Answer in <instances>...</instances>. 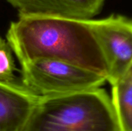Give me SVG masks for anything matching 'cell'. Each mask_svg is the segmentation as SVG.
I'll return each instance as SVG.
<instances>
[{
	"instance_id": "8",
	"label": "cell",
	"mask_w": 132,
	"mask_h": 131,
	"mask_svg": "<svg viewBox=\"0 0 132 131\" xmlns=\"http://www.w3.org/2000/svg\"><path fill=\"white\" fill-rule=\"evenodd\" d=\"M12 49L8 42L0 36V83L23 86L21 79L16 77Z\"/></svg>"
},
{
	"instance_id": "2",
	"label": "cell",
	"mask_w": 132,
	"mask_h": 131,
	"mask_svg": "<svg viewBox=\"0 0 132 131\" xmlns=\"http://www.w3.org/2000/svg\"><path fill=\"white\" fill-rule=\"evenodd\" d=\"M24 131H121L111 97L101 87L39 97Z\"/></svg>"
},
{
	"instance_id": "9",
	"label": "cell",
	"mask_w": 132,
	"mask_h": 131,
	"mask_svg": "<svg viewBox=\"0 0 132 131\" xmlns=\"http://www.w3.org/2000/svg\"><path fill=\"white\" fill-rule=\"evenodd\" d=\"M127 73H130L131 75H132V65H131V66L130 67V69H128V71Z\"/></svg>"
},
{
	"instance_id": "1",
	"label": "cell",
	"mask_w": 132,
	"mask_h": 131,
	"mask_svg": "<svg viewBox=\"0 0 132 131\" xmlns=\"http://www.w3.org/2000/svg\"><path fill=\"white\" fill-rule=\"evenodd\" d=\"M6 39L20 64L36 58H53L106 77L105 62L88 19L19 15L10 24Z\"/></svg>"
},
{
	"instance_id": "3",
	"label": "cell",
	"mask_w": 132,
	"mask_h": 131,
	"mask_svg": "<svg viewBox=\"0 0 132 131\" xmlns=\"http://www.w3.org/2000/svg\"><path fill=\"white\" fill-rule=\"evenodd\" d=\"M21 66L22 85L39 97L98 88L107 82L101 73L53 58H36Z\"/></svg>"
},
{
	"instance_id": "4",
	"label": "cell",
	"mask_w": 132,
	"mask_h": 131,
	"mask_svg": "<svg viewBox=\"0 0 132 131\" xmlns=\"http://www.w3.org/2000/svg\"><path fill=\"white\" fill-rule=\"evenodd\" d=\"M88 23L105 62L107 82L113 85L132 65V19L111 15Z\"/></svg>"
},
{
	"instance_id": "5",
	"label": "cell",
	"mask_w": 132,
	"mask_h": 131,
	"mask_svg": "<svg viewBox=\"0 0 132 131\" xmlns=\"http://www.w3.org/2000/svg\"><path fill=\"white\" fill-rule=\"evenodd\" d=\"M19 15H53L90 19L103 8L106 0H5Z\"/></svg>"
},
{
	"instance_id": "7",
	"label": "cell",
	"mask_w": 132,
	"mask_h": 131,
	"mask_svg": "<svg viewBox=\"0 0 132 131\" xmlns=\"http://www.w3.org/2000/svg\"><path fill=\"white\" fill-rule=\"evenodd\" d=\"M111 102L121 131H132V75L128 73L111 85Z\"/></svg>"
},
{
	"instance_id": "6",
	"label": "cell",
	"mask_w": 132,
	"mask_h": 131,
	"mask_svg": "<svg viewBox=\"0 0 132 131\" xmlns=\"http://www.w3.org/2000/svg\"><path fill=\"white\" fill-rule=\"evenodd\" d=\"M39 97L24 86L0 83V131H24Z\"/></svg>"
}]
</instances>
